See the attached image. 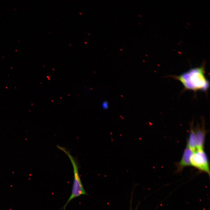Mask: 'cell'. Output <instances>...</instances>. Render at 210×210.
<instances>
[{
	"mask_svg": "<svg viewBox=\"0 0 210 210\" xmlns=\"http://www.w3.org/2000/svg\"><path fill=\"white\" fill-rule=\"evenodd\" d=\"M108 103L106 101L103 102L102 104V107L105 110H106L108 108Z\"/></svg>",
	"mask_w": 210,
	"mask_h": 210,
	"instance_id": "obj_7",
	"label": "cell"
},
{
	"mask_svg": "<svg viewBox=\"0 0 210 210\" xmlns=\"http://www.w3.org/2000/svg\"><path fill=\"white\" fill-rule=\"evenodd\" d=\"M190 129L188 139L187 145L189 148L193 152L196 150V141L193 121L190 125Z\"/></svg>",
	"mask_w": 210,
	"mask_h": 210,
	"instance_id": "obj_6",
	"label": "cell"
},
{
	"mask_svg": "<svg viewBox=\"0 0 210 210\" xmlns=\"http://www.w3.org/2000/svg\"><path fill=\"white\" fill-rule=\"evenodd\" d=\"M57 147L68 156L72 164L74 172V179L71 194L62 209L65 210L68 204L73 199L82 195H88L85 191L82 184L78 172V167L76 159L71 154L69 151L66 148L59 145Z\"/></svg>",
	"mask_w": 210,
	"mask_h": 210,
	"instance_id": "obj_2",
	"label": "cell"
},
{
	"mask_svg": "<svg viewBox=\"0 0 210 210\" xmlns=\"http://www.w3.org/2000/svg\"><path fill=\"white\" fill-rule=\"evenodd\" d=\"M201 126L197 124L194 128L195 134L196 150H204L205 136L207 133L204 121L203 120Z\"/></svg>",
	"mask_w": 210,
	"mask_h": 210,
	"instance_id": "obj_4",
	"label": "cell"
},
{
	"mask_svg": "<svg viewBox=\"0 0 210 210\" xmlns=\"http://www.w3.org/2000/svg\"><path fill=\"white\" fill-rule=\"evenodd\" d=\"M205 64L204 62L200 66L191 68L180 75L170 76L181 82L184 90H191L195 93L198 91L206 92L209 83L205 74Z\"/></svg>",
	"mask_w": 210,
	"mask_h": 210,
	"instance_id": "obj_1",
	"label": "cell"
},
{
	"mask_svg": "<svg viewBox=\"0 0 210 210\" xmlns=\"http://www.w3.org/2000/svg\"><path fill=\"white\" fill-rule=\"evenodd\" d=\"M130 210H132V207H131H131H130Z\"/></svg>",
	"mask_w": 210,
	"mask_h": 210,
	"instance_id": "obj_8",
	"label": "cell"
},
{
	"mask_svg": "<svg viewBox=\"0 0 210 210\" xmlns=\"http://www.w3.org/2000/svg\"><path fill=\"white\" fill-rule=\"evenodd\" d=\"M193 153L186 144L181 159L175 164L176 172H181L185 167L191 166L190 159Z\"/></svg>",
	"mask_w": 210,
	"mask_h": 210,
	"instance_id": "obj_5",
	"label": "cell"
},
{
	"mask_svg": "<svg viewBox=\"0 0 210 210\" xmlns=\"http://www.w3.org/2000/svg\"><path fill=\"white\" fill-rule=\"evenodd\" d=\"M191 166L210 176L209 164L207 155L203 150H196L193 152L190 159Z\"/></svg>",
	"mask_w": 210,
	"mask_h": 210,
	"instance_id": "obj_3",
	"label": "cell"
}]
</instances>
